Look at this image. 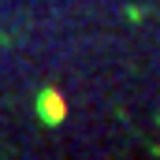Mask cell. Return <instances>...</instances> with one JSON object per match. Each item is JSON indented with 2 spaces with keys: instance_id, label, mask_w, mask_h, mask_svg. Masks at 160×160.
Returning <instances> with one entry per match:
<instances>
[{
  "instance_id": "cell-1",
  "label": "cell",
  "mask_w": 160,
  "mask_h": 160,
  "mask_svg": "<svg viewBox=\"0 0 160 160\" xmlns=\"http://www.w3.org/2000/svg\"><path fill=\"white\" fill-rule=\"evenodd\" d=\"M41 112H48V116H45V119H60V116H63V104H60V97H56V93H45V101H41Z\"/></svg>"
}]
</instances>
